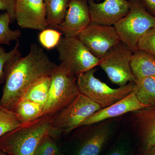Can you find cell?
<instances>
[{
  "label": "cell",
  "instance_id": "6da1fadb",
  "mask_svg": "<svg viewBox=\"0 0 155 155\" xmlns=\"http://www.w3.org/2000/svg\"><path fill=\"white\" fill-rule=\"evenodd\" d=\"M57 66L42 48L31 44L28 54L17 58L8 69L0 104L14 111L28 88L43 78L51 76Z\"/></svg>",
  "mask_w": 155,
  "mask_h": 155
},
{
  "label": "cell",
  "instance_id": "7a4b0ae2",
  "mask_svg": "<svg viewBox=\"0 0 155 155\" xmlns=\"http://www.w3.org/2000/svg\"><path fill=\"white\" fill-rule=\"evenodd\" d=\"M55 116H42L3 135L0 151L8 155H34L39 145L49 136Z\"/></svg>",
  "mask_w": 155,
  "mask_h": 155
},
{
  "label": "cell",
  "instance_id": "3957f363",
  "mask_svg": "<svg viewBox=\"0 0 155 155\" xmlns=\"http://www.w3.org/2000/svg\"><path fill=\"white\" fill-rule=\"evenodd\" d=\"M80 94L77 77L60 64L51 76V84L44 116H55L68 106Z\"/></svg>",
  "mask_w": 155,
  "mask_h": 155
},
{
  "label": "cell",
  "instance_id": "277c9868",
  "mask_svg": "<svg viewBox=\"0 0 155 155\" xmlns=\"http://www.w3.org/2000/svg\"><path fill=\"white\" fill-rule=\"evenodd\" d=\"M128 14L114 25L120 40L134 51L142 36L155 27V17L150 14L138 0H129Z\"/></svg>",
  "mask_w": 155,
  "mask_h": 155
},
{
  "label": "cell",
  "instance_id": "5b68a950",
  "mask_svg": "<svg viewBox=\"0 0 155 155\" xmlns=\"http://www.w3.org/2000/svg\"><path fill=\"white\" fill-rule=\"evenodd\" d=\"M102 108L87 97L79 94L75 99L55 116L49 136L57 138L81 127L87 119Z\"/></svg>",
  "mask_w": 155,
  "mask_h": 155
},
{
  "label": "cell",
  "instance_id": "8992f818",
  "mask_svg": "<svg viewBox=\"0 0 155 155\" xmlns=\"http://www.w3.org/2000/svg\"><path fill=\"white\" fill-rule=\"evenodd\" d=\"M95 68L79 74L77 84L79 93L102 108L107 107L128 95L134 89L135 83L130 82L117 88H111L95 77Z\"/></svg>",
  "mask_w": 155,
  "mask_h": 155
},
{
  "label": "cell",
  "instance_id": "52a82bcc",
  "mask_svg": "<svg viewBox=\"0 0 155 155\" xmlns=\"http://www.w3.org/2000/svg\"><path fill=\"white\" fill-rule=\"evenodd\" d=\"M56 48L60 64L76 77L100 65L101 60L78 38L63 37Z\"/></svg>",
  "mask_w": 155,
  "mask_h": 155
},
{
  "label": "cell",
  "instance_id": "ba28073f",
  "mask_svg": "<svg viewBox=\"0 0 155 155\" xmlns=\"http://www.w3.org/2000/svg\"><path fill=\"white\" fill-rule=\"evenodd\" d=\"M134 51L120 42L114 46L101 60L99 66L106 72L112 83L119 87L136 82L130 67V60Z\"/></svg>",
  "mask_w": 155,
  "mask_h": 155
},
{
  "label": "cell",
  "instance_id": "9c48e42d",
  "mask_svg": "<svg viewBox=\"0 0 155 155\" xmlns=\"http://www.w3.org/2000/svg\"><path fill=\"white\" fill-rule=\"evenodd\" d=\"M77 38L95 57L101 60L111 48L121 42L114 25L93 22Z\"/></svg>",
  "mask_w": 155,
  "mask_h": 155
},
{
  "label": "cell",
  "instance_id": "30bf717a",
  "mask_svg": "<svg viewBox=\"0 0 155 155\" xmlns=\"http://www.w3.org/2000/svg\"><path fill=\"white\" fill-rule=\"evenodd\" d=\"M71 155H100L112 137L114 124L110 119L91 125Z\"/></svg>",
  "mask_w": 155,
  "mask_h": 155
},
{
  "label": "cell",
  "instance_id": "8fae6325",
  "mask_svg": "<svg viewBox=\"0 0 155 155\" xmlns=\"http://www.w3.org/2000/svg\"><path fill=\"white\" fill-rule=\"evenodd\" d=\"M14 13L21 28L41 31L48 27L45 0H16Z\"/></svg>",
  "mask_w": 155,
  "mask_h": 155
},
{
  "label": "cell",
  "instance_id": "7c38bea8",
  "mask_svg": "<svg viewBox=\"0 0 155 155\" xmlns=\"http://www.w3.org/2000/svg\"><path fill=\"white\" fill-rule=\"evenodd\" d=\"M91 22L87 1L69 0L64 20L57 28L64 37L77 38Z\"/></svg>",
  "mask_w": 155,
  "mask_h": 155
},
{
  "label": "cell",
  "instance_id": "4fadbf2b",
  "mask_svg": "<svg viewBox=\"0 0 155 155\" xmlns=\"http://www.w3.org/2000/svg\"><path fill=\"white\" fill-rule=\"evenodd\" d=\"M91 22L107 25H114L125 17L130 10L129 0H104L96 3L88 0Z\"/></svg>",
  "mask_w": 155,
  "mask_h": 155
},
{
  "label": "cell",
  "instance_id": "5bb4252c",
  "mask_svg": "<svg viewBox=\"0 0 155 155\" xmlns=\"http://www.w3.org/2000/svg\"><path fill=\"white\" fill-rule=\"evenodd\" d=\"M147 107L139 101L133 91L124 98L95 113L87 119L81 126H89Z\"/></svg>",
  "mask_w": 155,
  "mask_h": 155
},
{
  "label": "cell",
  "instance_id": "9a60e30c",
  "mask_svg": "<svg viewBox=\"0 0 155 155\" xmlns=\"http://www.w3.org/2000/svg\"><path fill=\"white\" fill-rule=\"evenodd\" d=\"M132 113L134 128L146 152L155 146V106Z\"/></svg>",
  "mask_w": 155,
  "mask_h": 155
},
{
  "label": "cell",
  "instance_id": "2e32d148",
  "mask_svg": "<svg viewBox=\"0 0 155 155\" xmlns=\"http://www.w3.org/2000/svg\"><path fill=\"white\" fill-rule=\"evenodd\" d=\"M130 64L131 71L137 80L155 76V58L144 51H134Z\"/></svg>",
  "mask_w": 155,
  "mask_h": 155
},
{
  "label": "cell",
  "instance_id": "e0dca14e",
  "mask_svg": "<svg viewBox=\"0 0 155 155\" xmlns=\"http://www.w3.org/2000/svg\"><path fill=\"white\" fill-rule=\"evenodd\" d=\"M69 0H45L48 27L57 28L64 21Z\"/></svg>",
  "mask_w": 155,
  "mask_h": 155
},
{
  "label": "cell",
  "instance_id": "ac0fdd59",
  "mask_svg": "<svg viewBox=\"0 0 155 155\" xmlns=\"http://www.w3.org/2000/svg\"><path fill=\"white\" fill-rule=\"evenodd\" d=\"M134 91L142 104L148 107L155 106V76L137 80Z\"/></svg>",
  "mask_w": 155,
  "mask_h": 155
},
{
  "label": "cell",
  "instance_id": "d6986e66",
  "mask_svg": "<svg viewBox=\"0 0 155 155\" xmlns=\"http://www.w3.org/2000/svg\"><path fill=\"white\" fill-rule=\"evenodd\" d=\"M44 107L32 101L22 99L14 111L22 124L32 122L43 116Z\"/></svg>",
  "mask_w": 155,
  "mask_h": 155
},
{
  "label": "cell",
  "instance_id": "ffe728a7",
  "mask_svg": "<svg viewBox=\"0 0 155 155\" xmlns=\"http://www.w3.org/2000/svg\"><path fill=\"white\" fill-rule=\"evenodd\" d=\"M50 84L51 76L43 78L28 88L22 100L32 101L44 107L48 96Z\"/></svg>",
  "mask_w": 155,
  "mask_h": 155
},
{
  "label": "cell",
  "instance_id": "44dd1931",
  "mask_svg": "<svg viewBox=\"0 0 155 155\" xmlns=\"http://www.w3.org/2000/svg\"><path fill=\"white\" fill-rule=\"evenodd\" d=\"M12 22L8 13L5 12L0 14V46L2 45H10L14 41H18L21 36L19 29L13 30L10 27Z\"/></svg>",
  "mask_w": 155,
  "mask_h": 155
},
{
  "label": "cell",
  "instance_id": "7402d4cb",
  "mask_svg": "<svg viewBox=\"0 0 155 155\" xmlns=\"http://www.w3.org/2000/svg\"><path fill=\"white\" fill-rule=\"evenodd\" d=\"M22 124L14 111L0 104V137Z\"/></svg>",
  "mask_w": 155,
  "mask_h": 155
},
{
  "label": "cell",
  "instance_id": "603a6c76",
  "mask_svg": "<svg viewBox=\"0 0 155 155\" xmlns=\"http://www.w3.org/2000/svg\"><path fill=\"white\" fill-rule=\"evenodd\" d=\"M19 46L18 40L14 48L8 52L0 46V83L5 82L6 73L10 65L14 60L21 56Z\"/></svg>",
  "mask_w": 155,
  "mask_h": 155
},
{
  "label": "cell",
  "instance_id": "cb8c5ba5",
  "mask_svg": "<svg viewBox=\"0 0 155 155\" xmlns=\"http://www.w3.org/2000/svg\"><path fill=\"white\" fill-rule=\"evenodd\" d=\"M63 35L60 31L53 28H45L39 34L38 39L43 47L47 50L56 48L59 44Z\"/></svg>",
  "mask_w": 155,
  "mask_h": 155
},
{
  "label": "cell",
  "instance_id": "d4e9b609",
  "mask_svg": "<svg viewBox=\"0 0 155 155\" xmlns=\"http://www.w3.org/2000/svg\"><path fill=\"white\" fill-rule=\"evenodd\" d=\"M137 49L144 51L155 58V27L141 37L137 43Z\"/></svg>",
  "mask_w": 155,
  "mask_h": 155
},
{
  "label": "cell",
  "instance_id": "484cf974",
  "mask_svg": "<svg viewBox=\"0 0 155 155\" xmlns=\"http://www.w3.org/2000/svg\"><path fill=\"white\" fill-rule=\"evenodd\" d=\"M60 153L54 139L48 136L39 145L34 155H58Z\"/></svg>",
  "mask_w": 155,
  "mask_h": 155
},
{
  "label": "cell",
  "instance_id": "4316f807",
  "mask_svg": "<svg viewBox=\"0 0 155 155\" xmlns=\"http://www.w3.org/2000/svg\"><path fill=\"white\" fill-rule=\"evenodd\" d=\"M105 155H132L130 146L125 141L118 142Z\"/></svg>",
  "mask_w": 155,
  "mask_h": 155
},
{
  "label": "cell",
  "instance_id": "83f0119b",
  "mask_svg": "<svg viewBox=\"0 0 155 155\" xmlns=\"http://www.w3.org/2000/svg\"><path fill=\"white\" fill-rule=\"evenodd\" d=\"M16 0H0V11H5L11 16L12 22L15 20V5Z\"/></svg>",
  "mask_w": 155,
  "mask_h": 155
},
{
  "label": "cell",
  "instance_id": "f1b7e54d",
  "mask_svg": "<svg viewBox=\"0 0 155 155\" xmlns=\"http://www.w3.org/2000/svg\"><path fill=\"white\" fill-rule=\"evenodd\" d=\"M150 14L155 17V0H138Z\"/></svg>",
  "mask_w": 155,
  "mask_h": 155
},
{
  "label": "cell",
  "instance_id": "f546056e",
  "mask_svg": "<svg viewBox=\"0 0 155 155\" xmlns=\"http://www.w3.org/2000/svg\"><path fill=\"white\" fill-rule=\"evenodd\" d=\"M147 155H155V146L153 147L147 151L146 152Z\"/></svg>",
  "mask_w": 155,
  "mask_h": 155
},
{
  "label": "cell",
  "instance_id": "4dcf8cb0",
  "mask_svg": "<svg viewBox=\"0 0 155 155\" xmlns=\"http://www.w3.org/2000/svg\"><path fill=\"white\" fill-rule=\"evenodd\" d=\"M0 155H8L6 154V153L3 152L2 151H0Z\"/></svg>",
  "mask_w": 155,
  "mask_h": 155
},
{
  "label": "cell",
  "instance_id": "1f68e13d",
  "mask_svg": "<svg viewBox=\"0 0 155 155\" xmlns=\"http://www.w3.org/2000/svg\"><path fill=\"white\" fill-rule=\"evenodd\" d=\"M58 155H64V154L63 153L61 152H60V153H59V154H58Z\"/></svg>",
  "mask_w": 155,
  "mask_h": 155
},
{
  "label": "cell",
  "instance_id": "d6a6232c",
  "mask_svg": "<svg viewBox=\"0 0 155 155\" xmlns=\"http://www.w3.org/2000/svg\"><path fill=\"white\" fill-rule=\"evenodd\" d=\"M87 1H88V0H86ZM97 1H99V0H97Z\"/></svg>",
  "mask_w": 155,
  "mask_h": 155
}]
</instances>
